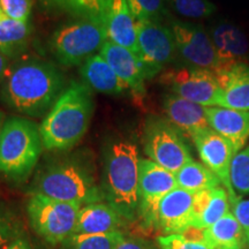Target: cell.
Instances as JSON below:
<instances>
[{
    "label": "cell",
    "mask_w": 249,
    "mask_h": 249,
    "mask_svg": "<svg viewBox=\"0 0 249 249\" xmlns=\"http://www.w3.org/2000/svg\"><path fill=\"white\" fill-rule=\"evenodd\" d=\"M66 87V77L54 64L20 57L12 62L1 83L0 99L18 113L40 118L48 114Z\"/></svg>",
    "instance_id": "cell-1"
},
{
    "label": "cell",
    "mask_w": 249,
    "mask_h": 249,
    "mask_svg": "<svg viewBox=\"0 0 249 249\" xmlns=\"http://www.w3.org/2000/svg\"><path fill=\"white\" fill-rule=\"evenodd\" d=\"M95 102L92 90L71 81L39 126L46 150L66 151L85 138L91 123Z\"/></svg>",
    "instance_id": "cell-2"
},
{
    "label": "cell",
    "mask_w": 249,
    "mask_h": 249,
    "mask_svg": "<svg viewBox=\"0 0 249 249\" xmlns=\"http://www.w3.org/2000/svg\"><path fill=\"white\" fill-rule=\"evenodd\" d=\"M33 193L82 207L104 201L93 163L85 152H75L46 164L37 176Z\"/></svg>",
    "instance_id": "cell-3"
},
{
    "label": "cell",
    "mask_w": 249,
    "mask_h": 249,
    "mask_svg": "<svg viewBox=\"0 0 249 249\" xmlns=\"http://www.w3.org/2000/svg\"><path fill=\"white\" fill-rule=\"evenodd\" d=\"M139 149L132 141L116 139L104 150L102 191L104 200L124 220L139 214Z\"/></svg>",
    "instance_id": "cell-4"
},
{
    "label": "cell",
    "mask_w": 249,
    "mask_h": 249,
    "mask_svg": "<svg viewBox=\"0 0 249 249\" xmlns=\"http://www.w3.org/2000/svg\"><path fill=\"white\" fill-rule=\"evenodd\" d=\"M43 148L38 124L28 118H7L0 138V172L15 181L26 180Z\"/></svg>",
    "instance_id": "cell-5"
},
{
    "label": "cell",
    "mask_w": 249,
    "mask_h": 249,
    "mask_svg": "<svg viewBox=\"0 0 249 249\" xmlns=\"http://www.w3.org/2000/svg\"><path fill=\"white\" fill-rule=\"evenodd\" d=\"M107 40V18H75L54 30L50 46L59 64L81 66Z\"/></svg>",
    "instance_id": "cell-6"
},
{
    "label": "cell",
    "mask_w": 249,
    "mask_h": 249,
    "mask_svg": "<svg viewBox=\"0 0 249 249\" xmlns=\"http://www.w3.org/2000/svg\"><path fill=\"white\" fill-rule=\"evenodd\" d=\"M82 205L33 193L27 210L30 225L51 245L62 244L74 233Z\"/></svg>",
    "instance_id": "cell-7"
},
{
    "label": "cell",
    "mask_w": 249,
    "mask_h": 249,
    "mask_svg": "<svg viewBox=\"0 0 249 249\" xmlns=\"http://www.w3.org/2000/svg\"><path fill=\"white\" fill-rule=\"evenodd\" d=\"M143 145L148 160L174 174L193 160L182 133L160 116H149L145 120Z\"/></svg>",
    "instance_id": "cell-8"
},
{
    "label": "cell",
    "mask_w": 249,
    "mask_h": 249,
    "mask_svg": "<svg viewBox=\"0 0 249 249\" xmlns=\"http://www.w3.org/2000/svg\"><path fill=\"white\" fill-rule=\"evenodd\" d=\"M160 82L171 93L205 107H217L222 92L213 71L192 66L161 71Z\"/></svg>",
    "instance_id": "cell-9"
},
{
    "label": "cell",
    "mask_w": 249,
    "mask_h": 249,
    "mask_svg": "<svg viewBox=\"0 0 249 249\" xmlns=\"http://www.w3.org/2000/svg\"><path fill=\"white\" fill-rule=\"evenodd\" d=\"M138 46L147 80L160 73L178 54L172 30L160 22L138 21Z\"/></svg>",
    "instance_id": "cell-10"
},
{
    "label": "cell",
    "mask_w": 249,
    "mask_h": 249,
    "mask_svg": "<svg viewBox=\"0 0 249 249\" xmlns=\"http://www.w3.org/2000/svg\"><path fill=\"white\" fill-rule=\"evenodd\" d=\"M178 188L176 174L148 158L139 165V216L145 226L154 227L160 201Z\"/></svg>",
    "instance_id": "cell-11"
},
{
    "label": "cell",
    "mask_w": 249,
    "mask_h": 249,
    "mask_svg": "<svg viewBox=\"0 0 249 249\" xmlns=\"http://www.w3.org/2000/svg\"><path fill=\"white\" fill-rule=\"evenodd\" d=\"M202 161L219 178L229 193L230 204L238 200L231 182V165L236 155L233 144L213 129L207 128L191 138Z\"/></svg>",
    "instance_id": "cell-12"
},
{
    "label": "cell",
    "mask_w": 249,
    "mask_h": 249,
    "mask_svg": "<svg viewBox=\"0 0 249 249\" xmlns=\"http://www.w3.org/2000/svg\"><path fill=\"white\" fill-rule=\"evenodd\" d=\"M178 53L192 67L216 71L219 67L209 34L200 26L174 20L171 22Z\"/></svg>",
    "instance_id": "cell-13"
},
{
    "label": "cell",
    "mask_w": 249,
    "mask_h": 249,
    "mask_svg": "<svg viewBox=\"0 0 249 249\" xmlns=\"http://www.w3.org/2000/svg\"><path fill=\"white\" fill-rule=\"evenodd\" d=\"M194 194L182 188L169 193L158 205L154 227L165 235L180 234L195 225Z\"/></svg>",
    "instance_id": "cell-14"
},
{
    "label": "cell",
    "mask_w": 249,
    "mask_h": 249,
    "mask_svg": "<svg viewBox=\"0 0 249 249\" xmlns=\"http://www.w3.org/2000/svg\"><path fill=\"white\" fill-rule=\"evenodd\" d=\"M99 53L108 62L118 77L126 85L127 89L136 97L145 93V73L139 55L130 50L107 40Z\"/></svg>",
    "instance_id": "cell-15"
},
{
    "label": "cell",
    "mask_w": 249,
    "mask_h": 249,
    "mask_svg": "<svg viewBox=\"0 0 249 249\" xmlns=\"http://www.w3.org/2000/svg\"><path fill=\"white\" fill-rule=\"evenodd\" d=\"M210 38L219 60L217 71L232 67L247 60L249 40L240 28L232 23L220 22L210 31Z\"/></svg>",
    "instance_id": "cell-16"
},
{
    "label": "cell",
    "mask_w": 249,
    "mask_h": 249,
    "mask_svg": "<svg viewBox=\"0 0 249 249\" xmlns=\"http://www.w3.org/2000/svg\"><path fill=\"white\" fill-rule=\"evenodd\" d=\"M163 111L166 119L189 138L197 132L210 128L205 107L174 93H166L163 97Z\"/></svg>",
    "instance_id": "cell-17"
},
{
    "label": "cell",
    "mask_w": 249,
    "mask_h": 249,
    "mask_svg": "<svg viewBox=\"0 0 249 249\" xmlns=\"http://www.w3.org/2000/svg\"><path fill=\"white\" fill-rule=\"evenodd\" d=\"M205 114L210 128L231 142L236 154L241 151L249 139V111L208 107Z\"/></svg>",
    "instance_id": "cell-18"
},
{
    "label": "cell",
    "mask_w": 249,
    "mask_h": 249,
    "mask_svg": "<svg viewBox=\"0 0 249 249\" xmlns=\"http://www.w3.org/2000/svg\"><path fill=\"white\" fill-rule=\"evenodd\" d=\"M220 92L218 105L219 107L233 110L249 111V66L240 62L232 67L214 73Z\"/></svg>",
    "instance_id": "cell-19"
},
{
    "label": "cell",
    "mask_w": 249,
    "mask_h": 249,
    "mask_svg": "<svg viewBox=\"0 0 249 249\" xmlns=\"http://www.w3.org/2000/svg\"><path fill=\"white\" fill-rule=\"evenodd\" d=\"M107 39L138 54V21L126 0H113L107 14Z\"/></svg>",
    "instance_id": "cell-20"
},
{
    "label": "cell",
    "mask_w": 249,
    "mask_h": 249,
    "mask_svg": "<svg viewBox=\"0 0 249 249\" xmlns=\"http://www.w3.org/2000/svg\"><path fill=\"white\" fill-rule=\"evenodd\" d=\"M124 220L110 204L104 202L87 204L81 208L73 234H103L117 232L123 226Z\"/></svg>",
    "instance_id": "cell-21"
},
{
    "label": "cell",
    "mask_w": 249,
    "mask_h": 249,
    "mask_svg": "<svg viewBox=\"0 0 249 249\" xmlns=\"http://www.w3.org/2000/svg\"><path fill=\"white\" fill-rule=\"evenodd\" d=\"M80 75L82 82L93 91L105 95H120L127 90L126 85L118 77L99 52L81 65Z\"/></svg>",
    "instance_id": "cell-22"
},
{
    "label": "cell",
    "mask_w": 249,
    "mask_h": 249,
    "mask_svg": "<svg viewBox=\"0 0 249 249\" xmlns=\"http://www.w3.org/2000/svg\"><path fill=\"white\" fill-rule=\"evenodd\" d=\"M208 245L214 249H242L249 246V236L233 213L225 214L205 229Z\"/></svg>",
    "instance_id": "cell-23"
},
{
    "label": "cell",
    "mask_w": 249,
    "mask_h": 249,
    "mask_svg": "<svg viewBox=\"0 0 249 249\" xmlns=\"http://www.w3.org/2000/svg\"><path fill=\"white\" fill-rule=\"evenodd\" d=\"M33 28L29 21H15L4 18L0 20V51L17 60L26 51Z\"/></svg>",
    "instance_id": "cell-24"
},
{
    "label": "cell",
    "mask_w": 249,
    "mask_h": 249,
    "mask_svg": "<svg viewBox=\"0 0 249 249\" xmlns=\"http://www.w3.org/2000/svg\"><path fill=\"white\" fill-rule=\"evenodd\" d=\"M176 179L179 188L193 194L205 189L216 188L222 183L213 171L194 160H189L176 173Z\"/></svg>",
    "instance_id": "cell-25"
},
{
    "label": "cell",
    "mask_w": 249,
    "mask_h": 249,
    "mask_svg": "<svg viewBox=\"0 0 249 249\" xmlns=\"http://www.w3.org/2000/svg\"><path fill=\"white\" fill-rule=\"evenodd\" d=\"M75 18H107L113 0H42Z\"/></svg>",
    "instance_id": "cell-26"
},
{
    "label": "cell",
    "mask_w": 249,
    "mask_h": 249,
    "mask_svg": "<svg viewBox=\"0 0 249 249\" xmlns=\"http://www.w3.org/2000/svg\"><path fill=\"white\" fill-rule=\"evenodd\" d=\"M124 238L121 231L103 234H73L62 245L64 249H116Z\"/></svg>",
    "instance_id": "cell-27"
},
{
    "label": "cell",
    "mask_w": 249,
    "mask_h": 249,
    "mask_svg": "<svg viewBox=\"0 0 249 249\" xmlns=\"http://www.w3.org/2000/svg\"><path fill=\"white\" fill-rule=\"evenodd\" d=\"M230 213V197L225 188L218 186L213 189V197L195 227L207 229Z\"/></svg>",
    "instance_id": "cell-28"
},
{
    "label": "cell",
    "mask_w": 249,
    "mask_h": 249,
    "mask_svg": "<svg viewBox=\"0 0 249 249\" xmlns=\"http://www.w3.org/2000/svg\"><path fill=\"white\" fill-rule=\"evenodd\" d=\"M128 7L141 22H160L167 13L169 0H126Z\"/></svg>",
    "instance_id": "cell-29"
},
{
    "label": "cell",
    "mask_w": 249,
    "mask_h": 249,
    "mask_svg": "<svg viewBox=\"0 0 249 249\" xmlns=\"http://www.w3.org/2000/svg\"><path fill=\"white\" fill-rule=\"evenodd\" d=\"M231 182L234 192L241 195L249 194V144L233 158Z\"/></svg>",
    "instance_id": "cell-30"
},
{
    "label": "cell",
    "mask_w": 249,
    "mask_h": 249,
    "mask_svg": "<svg viewBox=\"0 0 249 249\" xmlns=\"http://www.w3.org/2000/svg\"><path fill=\"white\" fill-rule=\"evenodd\" d=\"M177 13L189 18H205L216 13L217 7L209 0H169Z\"/></svg>",
    "instance_id": "cell-31"
},
{
    "label": "cell",
    "mask_w": 249,
    "mask_h": 249,
    "mask_svg": "<svg viewBox=\"0 0 249 249\" xmlns=\"http://www.w3.org/2000/svg\"><path fill=\"white\" fill-rule=\"evenodd\" d=\"M0 8L6 18L27 22L33 8V0H0Z\"/></svg>",
    "instance_id": "cell-32"
},
{
    "label": "cell",
    "mask_w": 249,
    "mask_h": 249,
    "mask_svg": "<svg viewBox=\"0 0 249 249\" xmlns=\"http://www.w3.org/2000/svg\"><path fill=\"white\" fill-rule=\"evenodd\" d=\"M18 224L13 213L5 208H0V249H5L18 235Z\"/></svg>",
    "instance_id": "cell-33"
},
{
    "label": "cell",
    "mask_w": 249,
    "mask_h": 249,
    "mask_svg": "<svg viewBox=\"0 0 249 249\" xmlns=\"http://www.w3.org/2000/svg\"><path fill=\"white\" fill-rule=\"evenodd\" d=\"M160 249H214L208 244L187 240L181 234L160 235L157 238Z\"/></svg>",
    "instance_id": "cell-34"
},
{
    "label": "cell",
    "mask_w": 249,
    "mask_h": 249,
    "mask_svg": "<svg viewBox=\"0 0 249 249\" xmlns=\"http://www.w3.org/2000/svg\"><path fill=\"white\" fill-rule=\"evenodd\" d=\"M213 189H205V191L197 192L194 194V214H195V225H197L198 219L204 213L207 207L210 203L211 197H213Z\"/></svg>",
    "instance_id": "cell-35"
},
{
    "label": "cell",
    "mask_w": 249,
    "mask_h": 249,
    "mask_svg": "<svg viewBox=\"0 0 249 249\" xmlns=\"http://www.w3.org/2000/svg\"><path fill=\"white\" fill-rule=\"evenodd\" d=\"M231 205L233 214L239 220V223L241 224L249 236V200H240V198H238Z\"/></svg>",
    "instance_id": "cell-36"
},
{
    "label": "cell",
    "mask_w": 249,
    "mask_h": 249,
    "mask_svg": "<svg viewBox=\"0 0 249 249\" xmlns=\"http://www.w3.org/2000/svg\"><path fill=\"white\" fill-rule=\"evenodd\" d=\"M116 249H157L154 244L141 238H124Z\"/></svg>",
    "instance_id": "cell-37"
},
{
    "label": "cell",
    "mask_w": 249,
    "mask_h": 249,
    "mask_svg": "<svg viewBox=\"0 0 249 249\" xmlns=\"http://www.w3.org/2000/svg\"><path fill=\"white\" fill-rule=\"evenodd\" d=\"M12 59L7 57L5 53H2L1 51H0V85H1L2 82H4L6 75H7L9 68H11V65H12Z\"/></svg>",
    "instance_id": "cell-38"
},
{
    "label": "cell",
    "mask_w": 249,
    "mask_h": 249,
    "mask_svg": "<svg viewBox=\"0 0 249 249\" xmlns=\"http://www.w3.org/2000/svg\"><path fill=\"white\" fill-rule=\"evenodd\" d=\"M5 249H35L33 247V245L30 244V241L27 238H24L23 235H18L15 240H13L9 244Z\"/></svg>",
    "instance_id": "cell-39"
},
{
    "label": "cell",
    "mask_w": 249,
    "mask_h": 249,
    "mask_svg": "<svg viewBox=\"0 0 249 249\" xmlns=\"http://www.w3.org/2000/svg\"><path fill=\"white\" fill-rule=\"evenodd\" d=\"M5 120H6L5 113L1 110H0V138H1V132H2V127H4Z\"/></svg>",
    "instance_id": "cell-40"
},
{
    "label": "cell",
    "mask_w": 249,
    "mask_h": 249,
    "mask_svg": "<svg viewBox=\"0 0 249 249\" xmlns=\"http://www.w3.org/2000/svg\"><path fill=\"white\" fill-rule=\"evenodd\" d=\"M6 18V17L4 15V13H2L1 8H0V20H2V18Z\"/></svg>",
    "instance_id": "cell-41"
}]
</instances>
